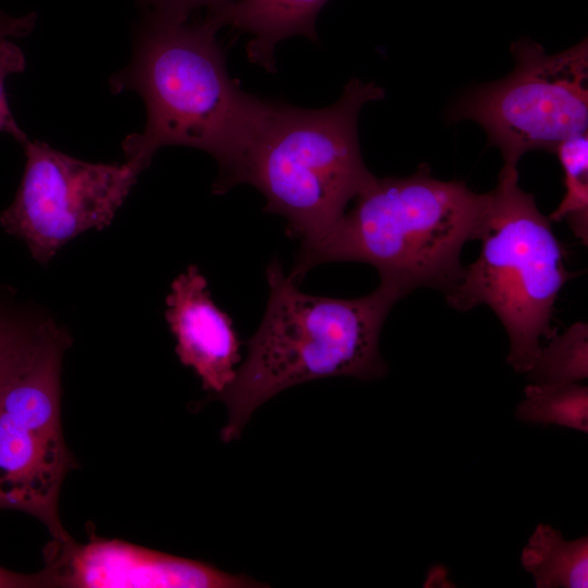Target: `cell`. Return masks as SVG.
<instances>
[{"instance_id":"obj_6","label":"cell","mask_w":588,"mask_h":588,"mask_svg":"<svg viewBox=\"0 0 588 588\" xmlns=\"http://www.w3.org/2000/svg\"><path fill=\"white\" fill-rule=\"evenodd\" d=\"M511 51L513 71L464 95L452 119L478 123L504 164L517 166L528 151L554 154L565 139L587 133L588 41L548 54L524 38Z\"/></svg>"},{"instance_id":"obj_10","label":"cell","mask_w":588,"mask_h":588,"mask_svg":"<svg viewBox=\"0 0 588 588\" xmlns=\"http://www.w3.org/2000/svg\"><path fill=\"white\" fill-rule=\"evenodd\" d=\"M166 304L180 362L193 368L205 390L220 394L235 377L240 344L232 320L211 299L197 266L174 279Z\"/></svg>"},{"instance_id":"obj_1","label":"cell","mask_w":588,"mask_h":588,"mask_svg":"<svg viewBox=\"0 0 588 588\" xmlns=\"http://www.w3.org/2000/svg\"><path fill=\"white\" fill-rule=\"evenodd\" d=\"M188 20L148 12L135 33L132 59L110 77V89L135 91L146 106L143 132L122 143L126 162L142 172L163 146L193 147L217 161L216 184L238 161L268 100L230 76L219 29L206 17Z\"/></svg>"},{"instance_id":"obj_3","label":"cell","mask_w":588,"mask_h":588,"mask_svg":"<svg viewBox=\"0 0 588 588\" xmlns=\"http://www.w3.org/2000/svg\"><path fill=\"white\" fill-rule=\"evenodd\" d=\"M383 97L375 83L352 78L326 108L268 100L238 161L213 193L249 184L265 197L264 210L282 216L302 247L319 243L373 177L362 157L357 121L364 105Z\"/></svg>"},{"instance_id":"obj_5","label":"cell","mask_w":588,"mask_h":588,"mask_svg":"<svg viewBox=\"0 0 588 588\" xmlns=\"http://www.w3.org/2000/svg\"><path fill=\"white\" fill-rule=\"evenodd\" d=\"M478 258L464 267L446 303L458 311L487 305L509 339L507 364L527 373L550 338L555 301L576 273L564 264L563 248L551 220L531 194L518 184L517 166L503 164L488 206L479 238Z\"/></svg>"},{"instance_id":"obj_8","label":"cell","mask_w":588,"mask_h":588,"mask_svg":"<svg viewBox=\"0 0 588 588\" xmlns=\"http://www.w3.org/2000/svg\"><path fill=\"white\" fill-rule=\"evenodd\" d=\"M22 146L24 174L0 224L42 265L77 235L108 226L140 173L126 161L86 162L40 140L27 138Z\"/></svg>"},{"instance_id":"obj_20","label":"cell","mask_w":588,"mask_h":588,"mask_svg":"<svg viewBox=\"0 0 588 588\" xmlns=\"http://www.w3.org/2000/svg\"><path fill=\"white\" fill-rule=\"evenodd\" d=\"M36 22V14L12 16L0 9V35L4 37H22L30 33Z\"/></svg>"},{"instance_id":"obj_4","label":"cell","mask_w":588,"mask_h":588,"mask_svg":"<svg viewBox=\"0 0 588 588\" xmlns=\"http://www.w3.org/2000/svg\"><path fill=\"white\" fill-rule=\"evenodd\" d=\"M269 298L247 356L229 387L217 394L229 413L223 441L237 438L250 415L281 391L307 381L348 376L369 380L387 365L379 336L393 305L402 298L380 283L357 298L317 296L285 277L279 260L267 267Z\"/></svg>"},{"instance_id":"obj_12","label":"cell","mask_w":588,"mask_h":588,"mask_svg":"<svg viewBox=\"0 0 588 588\" xmlns=\"http://www.w3.org/2000/svg\"><path fill=\"white\" fill-rule=\"evenodd\" d=\"M522 566L538 588L588 587V538L565 540L551 525H537L522 551Z\"/></svg>"},{"instance_id":"obj_17","label":"cell","mask_w":588,"mask_h":588,"mask_svg":"<svg viewBox=\"0 0 588 588\" xmlns=\"http://www.w3.org/2000/svg\"><path fill=\"white\" fill-rule=\"evenodd\" d=\"M23 51L9 37L0 35V132L8 133L21 145L27 139L10 110L5 94V81L11 74L25 70Z\"/></svg>"},{"instance_id":"obj_15","label":"cell","mask_w":588,"mask_h":588,"mask_svg":"<svg viewBox=\"0 0 588 588\" xmlns=\"http://www.w3.org/2000/svg\"><path fill=\"white\" fill-rule=\"evenodd\" d=\"M532 383L579 382L588 377V326L572 323L562 334H552L541 346L532 367L526 373Z\"/></svg>"},{"instance_id":"obj_18","label":"cell","mask_w":588,"mask_h":588,"mask_svg":"<svg viewBox=\"0 0 588 588\" xmlns=\"http://www.w3.org/2000/svg\"><path fill=\"white\" fill-rule=\"evenodd\" d=\"M232 0H142L148 8V12L187 20L194 11L206 9L207 14H212Z\"/></svg>"},{"instance_id":"obj_16","label":"cell","mask_w":588,"mask_h":588,"mask_svg":"<svg viewBox=\"0 0 588 588\" xmlns=\"http://www.w3.org/2000/svg\"><path fill=\"white\" fill-rule=\"evenodd\" d=\"M37 322L24 321L0 313V387L29 351Z\"/></svg>"},{"instance_id":"obj_14","label":"cell","mask_w":588,"mask_h":588,"mask_svg":"<svg viewBox=\"0 0 588 588\" xmlns=\"http://www.w3.org/2000/svg\"><path fill=\"white\" fill-rule=\"evenodd\" d=\"M564 172L565 194L549 216L551 221H566L573 234L588 243V136L587 133L562 142L555 152Z\"/></svg>"},{"instance_id":"obj_9","label":"cell","mask_w":588,"mask_h":588,"mask_svg":"<svg viewBox=\"0 0 588 588\" xmlns=\"http://www.w3.org/2000/svg\"><path fill=\"white\" fill-rule=\"evenodd\" d=\"M53 587L74 588H244L261 587L244 576L120 539L91 537L77 543L54 539L44 549Z\"/></svg>"},{"instance_id":"obj_13","label":"cell","mask_w":588,"mask_h":588,"mask_svg":"<svg viewBox=\"0 0 588 588\" xmlns=\"http://www.w3.org/2000/svg\"><path fill=\"white\" fill-rule=\"evenodd\" d=\"M515 416L532 424H554L588 431V388L578 382L530 383Z\"/></svg>"},{"instance_id":"obj_11","label":"cell","mask_w":588,"mask_h":588,"mask_svg":"<svg viewBox=\"0 0 588 588\" xmlns=\"http://www.w3.org/2000/svg\"><path fill=\"white\" fill-rule=\"evenodd\" d=\"M329 0H232L206 17L220 29L232 26L250 35L246 53L250 62L275 72L277 45L292 36L318 41L316 20Z\"/></svg>"},{"instance_id":"obj_7","label":"cell","mask_w":588,"mask_h":588,"mask_svg":"<svg viewBox=\"0 0 588 588\" xmlns=\"http://www.w3.org/2000/svg\"><path fill=\"white\" fill-rule=\"evenodd\" d=\"M58 334L39 339L0 387V510H16L44 523L54 539L69 537L58 500L75 461L60 417L62 357Z\"/></svg>"},{"instance_id":"obj_2","label":"cell","mask_w":588,"mask_h":588,"mask_svg":"<svg viewBox=\"0 0 588 588\" xmlns=\"http://www.w3.org/2000/svg\"><path fill=\"white\" fill-rule=\"evenodd\" d=\"M488 193L462 181H443L422 164L405 177H373L319 243L301 247L290 274L333 261L375 267L380 283L402 297L419 287L444 294L458 281L464 245L479 238Z\"/></svg>"},{"instance_id":"obj_19","label":"cell","mask_w":588,"mask_h":588,"mask_svg":"<svg viewBox=\"0 0 588 588\" xmlns=\"http://www.w3.org/2000/svg\"><path fill=\"white\" fill-rule=\"evenodd\" d=\"M53 587L45 569L36 574H20L0 566V588Z\"/></svg>"}]
</instances>
